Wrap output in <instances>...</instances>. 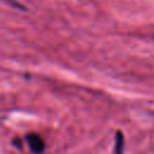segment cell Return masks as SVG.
I'll return each instance as SVG.
<instances>
[{"label":"cell","instance_id":"cell-1","mask_svg":"<svg viewBox=\"0 0 154 154\" xmlns=\"http://www.w3.org/2000/svg\"><path fill=\"white\" fill-rule=\"evenodd\" d=\"M26 142H28V146L30 148V152L34 153V154H42L45 152V148H46V144H45V141L42 140V137L36 134V132H30L26 135Z\"/></svg>","mask_w":154,"mask_h":154},{"label":"cell","instance_id":"cell-2","mask_svg":"<svg viewBox=\"0 0 154 154\" xmlns=\"http://www.w3.org/2000/svg\"><path fill=\"white\" fill-rule=\"evenodd\" d=\"M114 154H123L124 152V136L122 131H117L114 136Z\"/></svg>","mask_w":154,"mask_h":154},{"label":"cell","instance_id":"cell-3","mask_svg":"<svg viewBox=\"0 0 154 154\" xmlns=\"http://www.w3.org/2000/svg\"><path fill=\"white\" fill-rule=\"evenodd\" d=\"M4 1H6V2H8L10 5H12V6H14V7H18V8H24L20 4H18L16 0H4Z\"/></svg>","mask_w":154,"mask_h":154}]
</instances>
